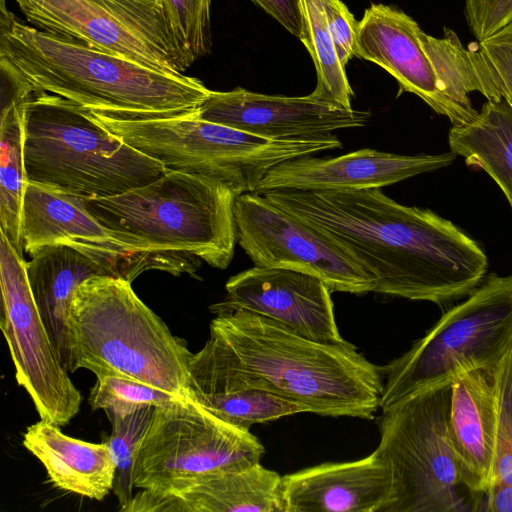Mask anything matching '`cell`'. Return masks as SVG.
Returning <instances> with one entry per match:
<instances>
[{
  "instance_id": "6da1fadb",
  "label": "cell",
  "mask_w": 512,
  "mask_h": 512,
  "mask_svg": "<svg viewBox=\"0 0 512 512\" xmlns=\"http://www.w3.org/2000/svg\"><path fill=\"white\" fill-rule=\"evenodd\" d=\"M261 195L353 254L375 275L376 293L446 310L487 275L488 257L470 235L430 209L396 202L381 188Z\"/></svg>"
},
{
  "instance_id": "7a4b0ae2",
  "label": "cell",
  "mask_w": 512,
  "mask_h": 512,
  "mask_svg": "<svg viewBox=\"0 0 512 512\" xmlns=\"http://www.w3.org/2000/svg\"><path fill=\"white\" fill-rule=\"evenodd\" d=\"M0 68L1 109L46 92L115 118H161L198 112L212 91L197 78L159 71L24 24L4 4Z\"/></svg>"
},
{
  "instance_id": "3957f363",
  "label": "cell",
  "mask_w": 512,
  "mask_h": 512,
  "mask_svg": "<svg viewBox=\"0 0 512 512\" xmlns=\"http://www.w3.org/2000/svg\"><path fill=\"white\" fill-rule=\"evenodd\" d=\"M194 356L240 384L268 390L306 412L370 420L380 407L382 367L353 344L311 340L254 313L217 314L209 339Z\"/></svg>"
},
{
  "instance_id": "277c9868",
  "label": "cell",
  "mask_w": 512,
  "mask_h": 512,
  "mask_svg": "<svg viewBox=\"0 0 512 512\" xmlns=\"http://www.w3.org/2000/svg\"><path fill=\"white\" fill-rule=\"evenodd\" d=\"M236 197L219 180L167 170L145 185L85 203L120 242L179 276L195 274L201 260L229 266L237 241Z\"/></svg>"
},
{
  "instance_id": "5b68a950",
  "label": "cell",
  "mask_w": 512,
  "mask_h": 512,
  "mask_svg": "<svg viewBox=\"0 0 512 512\" xmlns=\"http://www.w3.org/2000/svg\"><path fill=\"white\" fill-rule=\"evenodd\" d=\"M68 371L130 378L176 397L190 396L192 353L131 287L94 276L75 291L67 321Z\"/></svg>"
},
{
  "instance_id": "8992f818",
  "label": "cell",
  "mask_w": 512,
  "mask_h": 512,
  "mask_svg": "<svg viewBox=\"0 0 512 512\" xmlns=\"http://www.w3.org/2000/svg\"><path fill=\"white\" fill-rule=\"evenodd\" d=\"M20 104L28 182L97 199L145 185L167 171L67 99L34 92Z\"/></svg>"
},
{
  "instance_id": "52a82bcc",
  "label": "cell",
  "mask_w": 512,
  "mask_h": 512,
  "mask_svg": "<svg viewBox=\"0 0 512 512\" xmlns=\"http://www.w3.org/2000/svg\"><path fill=\"white\" fill-rule=\"evenodd\" d=\"M109 131L167 170L219 180L239 196L255 193L279 163L338 149L335 135L312 139L264 138L201 119L198 112L149 119H120L90 111Z\"/></svg>"
},
{
  "instance_id": "ba28073f",
  "label": "cell",
  "mask_w": 512,
  "mask_h": 512,
  "mask_svg": "<svg viewBox=\"0 0 512 512\" xmlns=\"http://www.w3.org/2000/svg\"><path fill=\"white\" fill-rule=\"evenodd\" d=\"M512 349V274L486 275L401 356L382 367V411L461 375L498 366Z\"/></svg>"
},
{
  "instance_id": "9c48e42d",
  "label": "cell",
  "mask_w": 512,
  "mask_h": 512,
  "mask_svg": "<svg viewBox=\"0 0 512 512\" xmlns=\"http://www.w3.org/2000/svg\"><path fill=\"white\" fill-rule=\"evenodd\" d=\"M452 384L427 389L382 411L376 448L392 478L385 512L480 511L464 484L449 431Z\"/></svg>"
},
{
  "instance_id": "30bf717a",
  "label": "cell",
  "mask_w": 512,
  "mask_h": 512,
  "mask_svg": "<svg viewBox=\"0 0 512 512\" xmlns=\"http://www.w3.org/2000/svg\"><path fill=\"white\" fill-rule=\"evenodd\" d=\"M264 447L191 396L154 408L135 463L134 486L154 493L181 491L215 473L260 463Z\"/></svg>"
},
{
  "instance_id": "8fae6325",
  "label": "cell",
  "mask_w": 512,
  "mask_h": 512,
  "mask_svg": "<svg viewBox=\"0 0 512 512\" xmlns=\"http://www.w3.org/2000/svg\"><path fill=\"white\" fill-rule=\"evenodd\" d=\"M37 29L170 74H184L157 7L134 0H14Z\"/></svg>"
},
{
  "instance_id": "7c38bea8",
  "label": "cell",
  "mask_w": 512,
  "mask_h": 512,
  "mask_svg": "<svg viewBox=\"0 0 512 512\" xmlns=\"http://www.w3.org/2000/svg\"><path fill=\"white\" fill-rule=\"evenodd\" d=\"M26 263L6 236H0V328L8 344L17 383L40 419L67 425L79 412L80 391L68 376L34 300Z\"/></svg>"
},
{
  "instance_id": "4fadbf2b",
  "label": "cell",
  "mask_w": 512,
  "mask_h": 512,
  "mask_svg": "<svg viewBox=\"0 0 512 512\" xmlns=\"http://www.w3.org/2000/svg\"><path fill=\"white\" fill-rule=\"evenodd\" d=\"M234 215L237 242L254 265L311 274L332 292H374L375 275L353 254L265 196H237Z\"/></svg>"
},
{
  "instance_id": "5bb4252c",
  "label": "cell",
  "mask_w": 512,
  "mask_h": 512,
  "mask_svg": "<svg viewBox=\"0 0 512 512\" xmlns=\"http://www.w3.org/2000/svg\"><path fill=\"white\" fill-rule=\"evenodd\" d=\"M226 298L213 304L215 315L241 310L277 321L311 340L341 344L331 290L318 277L285 269L254 265L232 276Z\"/></svg>"
},
{
  "instance_id": "9a60e30c",
  "label": "cell",
  "mask_w": 512,
  "mask_h": 512,
  "mask_svg": "<svg viewBox=\"0 0 512 512\" xmlns=\"http://www.w3.org/2000/svg\"><path fill=\"white\" fill-rule=\"evenodd\" d=\"M198 116L264 138L312 139L363 127L371 113L314 96L267 95L235 88L211 91Z\"/></svg>"
},
{
  "instance_id": "2e32d148",
  "label": "cell",
  "mask_w": 512,
  "mask_h": 512,
  "mask_svg": "<svg viewBox=\"0 0 512 512\" xmlns=\"http://www.w3.org/2000/svg\"><path fill=\"white\" fill-rule=\"evenodd\" d=\"M453 152L399 155L364 148L332 158L306 155L274 166L256 192L271 190L352 191L382 188L451 165Z\"/></svg>"
},
{
  "instance_id": "e0dca14e",
  "label": "cell",
  "mask_w": 512,
  "mask_h": 512,
  "mask_svg": "<svg viewBox=\"0 0 512 512\" xmlns=\"http://www.w3.org/2000/svg\"><path fill=\"white\" fill-rule=\"evenodd\" d=\"M422 29L403 11L371 4L358 24L355 56L392 75L400 93L418 96L452 126L464 124L444 95L434 64L421 40Z\"/></svg>"
},
{
  "instance_id": "ac0fdd59",
  "label": "cell",
  "mask_w": 512,
  "mask_h": 512,
  "mask_svg": "<svg viewBox=\"0 0 512 512\" xmlns=\"http://www.w3.org/2000/svg\"><path fill=\"white\" fill-rule=\"evenodd\" d=\"M23 249L29 255L57 243L96 249L122 260L135 279L159 262L119 241L87 208L85 198L45 185L26 184L21 216Z\"/></svg>"
},
{
  "instance_id": "d6986e66",
  "label": "cell",
  "mask_w": 512,
  "mask_h": 512,
  "mask_svg": "<svg viewBox=\"0 0 512 512\" xmlns=\"http://www.w3.org/2000/svg\"><path fill=\"white\" fill-rule=\"evenodd\" d=\"M390 468L376 449L365 458L309 467L281 478L283 512H385Z\"/></svg>"
},
{
  "instance_id": "ffe728a7",
  "label": "cell",
  "mask_w": 512,
  "mask_h": 512,
  "mask_svg": "<svg viewBox=\"0 0 512 512\" xmlns=\"http://www.w3.org/2000/svg\"><path fill=\"white\" fill-rule=\"evenodd\" d=\"M30 256L31 260L26 263L29 285L52 342L67 368V321L76 289L94 276L127 279L128 269L112 255L68 243L44 246Z\"/></svg>"
},
{
  "instance_id": "44dd1931",
  "label": "cell",
  "mask_w": 512,
  "mask_h": 512,
  "mask_svg": "<svg viewBox=\"0 0 512 512\" xmlns=\"http://www.w3.org/2000/svg\"><path fill=\"white\" fill-rule=\"evenodd\" d=\"M498 366L469 371L452 384L451 441L464 484L481 497L493 477L498 425Z\"/></svg>"
},
{
  "instance_id": "7402d4cb",
  "label": "cell",
  "mask_w": 512,
  "mask_h": 512,
  "mask_svg": "<svg viewBox=\"0 0 512 512\" xmlns=\"http://www.w3.org/2000/svg\"><path fill=\"white\" fill-rule=\"evenodd\" d=\"M281 478L258 463L208 475L176 493L142 490L125 512H283Z\"/></svg>"
},
{
  "instance_id": "603a6c76",
  "label": "cell",
  "mask_w": 512,
  "mask_h": 512,
  "mask_svg": "<svg viewBox=\"0 0 512 512\" xmlns=\"http://www.w3.org/2000/svg\"><path fill=\"white\" fill-rule=\"evenodd\" d=\"M23 445L58 489L94 500H103L113 490L116 467L107 442L67 436L58 425L40 419L27 428Z\"/></svg>"
},
{
  "instance_id": "cb8c5ba5",
  "label": "cell",
  "mask_w": 512,
  "mask_h": 512,
  "mask_svg": "<svg viewBox=\"0 0 512 512\" xmlns=\"http://www.w3.org/2000/svg\"><path fill=\"white\" fill-rule=\"evenodd\" d=\"M451 152L484 170L504 193L512 210V106L504 98L487 100L469 122L452 126Z\"/></svg>"
},
{
  "instance_id": "d4e9b609",
  "label": "cell",
  "mask_w": 512,
  "mask_h": 512,
  "mask_svg": "<svg viewBox=\"0 0 512 512\" xmlns=\"http://www.w3.org/2000/svg\"><path fill=\"white\" fill-rule=\"evenodd\" d=\"M190 379V396L224 421L244 429L282 417L306 412L275 393L242 385L224 376Z\"/></svg>"
},
{
  "instance_id": "484cf974",
  "label": "cell",
  "mask_w": 512,
  "mask_h": 512,
  "mask_svg": "<svg viewBox=\"0 0 512 512\" xmlns=\"http://www.w3.org/2000/svg\"><path fill=\"white\" fill-rule=\"evenodd\" d=\"M0 220L3 233L23 256L21 216L27 184L24 126L21 104L13 103L0 115Z\"/></svg>"
},
{
  "instance_id": "4316f807",
  "label": "cell",
  "mask_w": 512,
  "mask_h": 512,
  "mask_svg": "<svg viewBox=\"0 0 512 512\" xmlns=\"http://www.w3.org/2000/svg\"><path fill=\"white\" fill-rule=\"evenodd\" d=\"M325 2L326 0H299L302 18L299 39L309 52L317 74V83L312 94L352 108L351 99L354 93L335 50Z\"/></svg>"
},
{
  "instance_id": "83f0119b",
  "label": "cell",
  "mask_w": 512,
  "mask_h": 512,
  "mask_svg": "<svg viewBox=\"0 0 512 512\" xmlns=\"http://www.w3.org/2000/svg\"><path fill=\"white\" fill-rule=\"evenodd\" d=\"M184 67L210 53L212 0H157Z\"/></svg>"
},
{
  "instance_id": "f1b7e54d",
  "label": "cell",
  "mask_w": 512,
  "mask_h": 512,
  "mask_svg": "<svg viewBox=\"0 0 512 512\" xmlns=\"http://www.w3.org/2000/svg\"><path fill=\"white\" fill-rule=\"evenodd\" d=\"M154 408L149 406L123 418H109L112 430L106 442L116 467L113 492L121 512L133 499L135 463Z\"/></svg>"
},
{
  "instance_id": "f546056e",
  "label": "cell",
  "mask_w": 512,
  "mask_h": 512,
  "mask_svg": "<svg viewBox=\"0 0 512 512\" xmlns=\"http://www.w3.org/2000/svg\"><path fill=\"white\" fill-rule=\"evenodd\" d=\"M91 389L89 403L102 409L108 418L126 417L149 406L165 405L175 398L160 389L121 376H98Z\"/></svg>"
},
{
  "instance_id": "4dcf8cb0",
  "label": "cell",
  "mask_w": 512,
  "mask_h": 512,
  "mask_svg": "<svg viewBox=\"0 0 512 512\" xmlns=\"http://www.w3.org/2000/svg\"><path fill=\"white\" fill-rule=\"evenodd\" d=\"M498 395L496 451L491 485H512V349L498 366Z\"/></svg>"
},
{
  "instance_id": "1f68e13d",
  "label": "cell",
  "mask_w": 512,
  "mask_h": 512,
  "mask_svg": "<svg viewBox=\"0 0 512 512\" xmlns=\"http://www.w3.org/2000/svg\"><path fill=\"white\" fill-rule=\"evenodd\" d=\"M499 95L512 106V21L481 42L470 43Z\"/></svg>"
},
{
  "instance_id": "d6a6232c",
  "label": "cell",
  "mask_w": 512,
  "mask_h": 512,
  "mask_svg": "<svg viewBox=\"0 0 512 512\" xmlns=\"http://www.w3.org/2000/svg\"><path fill=\"white\" fill-rule=\"evenodd\" d=\"M464 16L471 33L481 42L512 21V0H466Z\"/></svg>"
},
{
  "instance_id": "836d02e7",
  "label": "cell",
  "mask_w": 512,
  "mask_h": 512,
  "mask_svg": "<svg viewBox=\"0 0 512 512\" xmlns=\"http://www.w3.org/2000/svg\"><path fill=\"white\" fill-rule=\"evenodd\" d=\"M325 10L338 59L345 68L355 56L359 21L341 0H326Z\"/></svg>"
},
{
  "instance_id": "e575fe53",
  "label": "cell",
  "mask_w": 512,
  "mask_h": 512,
  "mask_svg": "<svg viewBox=\"0 0 512 512\" xmlns=\"http://www.w3.org/2000/svg\"><path fill=\"white\" fill-rule=\"evenodd\" d=\"M267 14L273 17L288 32L300 37L302 18L299 0H251Z\"/></svg>"
},
{
  "instance_id": "d590c367",
  "label": "cell",
  "mask_w": 512,
  "mask_h": 512,
  "mask_svg": "<svg viewBox=\"0 0 512 512\" xmlns=\"http://www.w3.org/2000/svg\"><path fill=\"white\" fill-rule=\"evenodd\" d=\"M480 511L512 512V485L492 484L484 494Z\"/></svg>"
},
{
  "instance_id": "8d00e7d4",
  "label": "cell",
  "mask_w": 512,
  "mask_h": 512,
  "mask_svg": "<svg viewBox=\"0 0 512 512\" xmlns=\"http://www.w3.org/2000/svg\"><path fill=\"white\" fill-rule=\"evenodd\" d=\"M134 1L143 2V3L149 4V5H152V6H155L158 8L157 0H134ZM158 10H159V8H158Z\"/></svg>"
},
{
  "instance_id": "74e56055",
  "label": "cell",
  "mask_w": 512,
  "mask_h": 512,
  "mask_svg": "<svg viewBox=\"0 0 512 512\" xmlns=\"http://www.w3.org/2000/svg\"><path fill=\"white\" fill-rule=\"evenodd\" d=\"M4 1H5V0H2V4H4Z\"/></svg>"
}]
</instances>
